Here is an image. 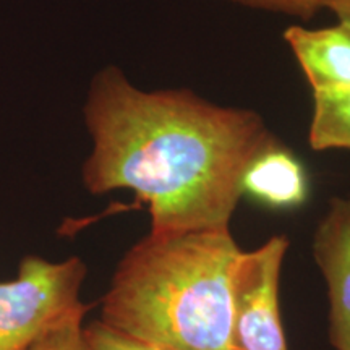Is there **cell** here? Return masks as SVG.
I'll use <instances>...</instances> for the list:
<instances>
[{
  "label": "cell",
  "mask_w": 350,
  "mask_h": 350,
  "mask_svg": "<svg viewBox=\"0 0 350 350\" xmlns=\"http://www.w3.org/2000/svg\"><path fill=\"white\" fill-rule=\"evenodd\" d=\"M308 144L313 151L350 150V86L313 93Z\"/></svg>",
  "instance_id": "obj_8"
},
{
  "label": "cell",
  "mask_w": 350,
  "mask_h": 350,
  "mask_svg": "<svg viewBox=\"0 0 350 350\" xmlns=\"http://www.w3.org/2000/svg\"><path fill=\"white\" fill-rule=\"evenodd\" d=\"M230 2L256 10L282 13L304 21L312 20L319 10L327 7V0H230Z\"/></svg>",
  "instance_id": "obj_11"
},
{
  "label": "cell",
  "mask_w": 350,
  "mask_h": 350,
  "mask_svg": "<svg viewBox=\"0 0 350 350\" xmlns=\"http://www.w3.org/2000/svg\"><path fill=\"white\" fill-rule=\"evenodd\" d=\"M242 190L261 206L288 211L306 203L310 180L295 152L274 135L245 169Z\"/></svg>",
  "instance_id": "obj_6"
},
{
  "label": "cell",
  "mask_w": 350,
  "mask_h": 350,
  "mask_svg": "<svg viewBox=\"0 0 350 350\" xmlns=\"http://www.w3.org/2000/svg\"><path fill=\"white\" fill-rule=\"evenodd\" d=\"M312 255L326 286L327 338L334 350H350V198L329 201L313 232Z\"/></svg>",
  "instance_id": "obj_5"
},
{
  "label": "cell",
  "mask_w": 350,
  "mask_h": 350,
  "mask_svg": "<svg viewBox=\"0 0 350 350\" xmlns=\"http://www.w3.org/2000/svg\"><path fill=\"white\" fill-rule=\"evenodd\" d=\"M83 116V185L94 196L133 191L152 235L230 227L245 169L274 137L255 111L190 90H139L113 65L93 77Z\"/></svg>",
  "instance_id": "obj_1"
},
{
  "label": "cell",
  "mask_w": 350,
  "mask_h": 350,
  "mask_svg": "<svg viewBox=\"0 0 350 350\" xmlns=\"http://www.w3.org/2000/svg\"><path fill=\"white\" fill-rule=\"evenodd\" d=\"M86 313L75 314L68 319L44 332L33 344L23 350H90L85 336V319Z\"/></svg>",
  "instance_id": "obj_9"
},
{
  "label": "cell",
  "mask_w": 350,
  "mask_h": 350,
  "mask_svg": "<svg viewBox=\"0 0 350 350\" xmlns=\"http://www.w3.org/2000/svg\"><path fill=\"white\" fill-rule=\"evenodd\" d=\"M85 261L25 256L13 281L0 282V350H23L44 332L93 305L83 304Z\"/></svg>",
  "instance_id": "obj_3"
},
{
  "label": "cell",
  "mask_w": 350,
  "mask_h": 350,
  "mask_svg": "<svg viewBox=\"0 0 350 350\" xmlns=\"http://www.w3.org/2000/svg\"><path fill=\"white\" fill-rule=\"evenodd\" d=\"M284 41L313 93L350 86V18H339L329 28L288 26Z\"/></svg>",
  "instance_id": "obj_7"
},
{
  "label": "cell",
  "mask_w": 350,
  "mask_h": 350,
  "mask_svg": "<svg viewBox=\"0 0 350 350\" xmlns=\"http://www.w3.org/2000/svg\"><path fill=\"white\" fill-rule=\"evenodd\" d=\"M327 10L339 18H350V0H327Z\"/></svg>",
  "instance_id": "obj_12"
},
{
  "label": "cell",
  "mask_w": 350,
  "mask_h": 350,
  "mask_svg": "<svg viewBox=\"0 0 350 350\" xmlns=\"http://www.w3.org/2000/svg\"><path fill=\"white\" fill-rule=\"evenodd\" d=\"M240 250L230 227L144 235L113 271L99 321L159 350H227Z\"/></svg>",
  "instance_id": "obj_2"
},
{
  "label": "cell",
  "mask_w": 350,
  "mask_h": 350,
  "mask_svg": "<svg viewBox=\"0 0 350 350\" xmlns=\"http://www.w3.org/2000/svg\"><path fill=\"white\" fill-rule=\"evenodd\" d=\"M288 247L287 235L275 234L250 252L240 250L235 258L227 350H288L279 301Z\"/></svg>",
  "instance_id": "obj_4"
},
{
  "label": "cell",
  "mask_w": 350,
  "mask_h": 350,
  "mask_svg": "<svg viewBox=\"0 0 350 350\" xmlns=\"http://www.w3.org/2000/svg\"><path fill=\"white\" fill-rule=\"evenodd\" d=\"M85 336L90 350H159L111 329L99 319L85 326Z\"/></svg>",
  "instance_id": "obj_10"
}]
</instances>
